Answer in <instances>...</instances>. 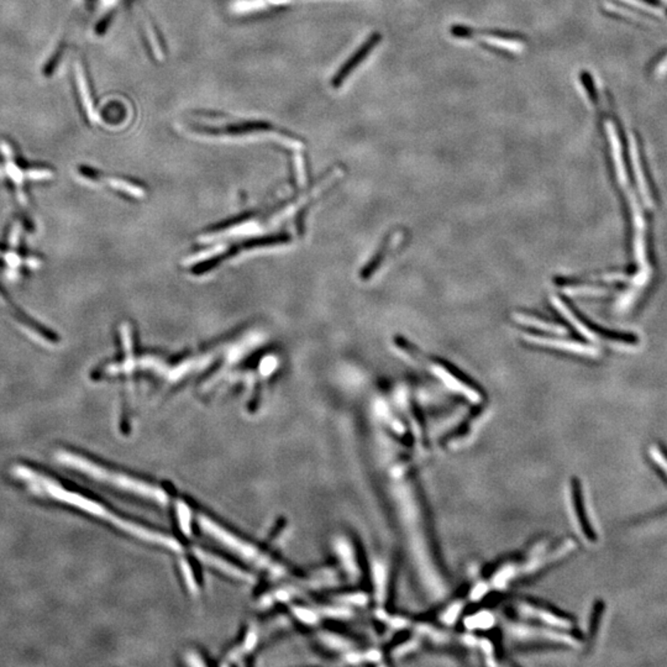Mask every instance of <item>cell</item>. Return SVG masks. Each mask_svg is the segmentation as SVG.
<instances>
[{
  "mask_svg": "<svg viewBox=\"0 0 667 667\" xmlns=\"http://www.w3.org/2000/svg\"><path fill=\"white\" fill-rule=\"evenodd\" d=\"M56 459L67 469H71L77 473H81L85 477L97 482L103 483L110 487L118 488L120 491L133 493L139 497L147 498L157 501L160 504H166L168 496L161 488L152 486L150 483L131 477L126 473L119 472L109 469L108 466L100 464L90 456L81 454L73 450H58Z\"/></svg>",
  "mask_w": 667,
  "mask_h": 667,
  "instance_id": "obj_2",
  "label": "cell"
},
{
  "mask_svg": "<svg viewBox=\"0 0 667 667\" xmlns=\"http://www.w3.org/2000/svg\"><path fill=\"white\" fill-rule=\"evenodd\" d=\"M200 526H203L204 530L212 536H214L215 539L219 540L222 544L227 545V548H230L232 551H235V553H237L242 558H246L251 563H254L257 566L265 568V570H269L271 573L277 575V576L283 573V570L279 568L277 563H272L269 560V558H266L265 555L261 554L255 546H252L246 541H242V539L234 536L232 533L222 529L220 526H217L214 521H210L208 518H200Z\"/></svg>",
  "mask_w": 667,
  "mask_h": 667,
  "instance_id": "obj_4",
  "label": "cell"
},
{
  "mask_svg": "<svg viewBox=\"0 0 667 667\" xmlns=\"http://www.w3.org/2000/svg\"><path fill=\"white\" fill-rule=\"evenodd\" d=\"M273 126L267 121H244V123L232 124L222 128H200L197 126L195 131L207 134V135H229V136H239V135H249L254 133H264L271 131Z\"/></svg>",
  "mask_w": 667,
  "mask_h": 667,
  "instance_id": "obj_6",
  "label": "cell"
},
{
  "mask_svg": "<svg viewBox=\"0 0 667 667\" xmlns=\"http://www.w3.org/2000/svg\"><path fill=\"white\" fill-rule=\"evenodd\" d=\"M640 1H644L649 5H653V6H658L660 5V0H640Z\"/></svg>",
  "mask_w": 667,
  "mask_h": 667,
  "instance_id": "obj_13",
  "label": "cell"
},
{
  "mask_svg": "<svg viewBox=\"0 0 667 667\" xmlns=\"http://www.w3.org/2000/svg\"><path fill=\"white\" fill-rule=\"evenodd\" d=\"M650 455L660 469L663 470V475L667 478V449L663 446H651Z\"/></svg>",
  "mask_w": 667,
  "mask_h": 667,
  "instance_id": "obj_10",
  "label": "cell"
},
{
  "mask_svg": "<svg viewBox=\"0 0 667 667\" xmlns=\"http://www.w3.org/2000/svg\"><path fill=\"white\" fill-rule=\"evenodd\" d=\"M603 609H604V604H602L601 602H598L596 607H595V611H593V615H592L591 625H590V634H591V638L597 633L598 624H600V618H601Z\"/></svg>",
  "mask_w": 667,
  "mask_h": 667,
  "instance_id": "obj_11",
  "label": "cell"
},
{
  "mask_svg": "<svg viewBox=\"0 0 667 667\" xmlns=\"http://www.w3.org/2000/svg\"><path fill=\"white\" fill-rule=\"evenodd\" d=\"M571 492H573V506H575V513H576L578 524L581 526V530H582L587 540L593 543L597 539L596 533H595V530L592 529L591 524L588 521L585 501H583L582 498V491H581V486H580V482L576 478L573 481Z\"/></svg>",
  "mask_w": 667,
  "mask_h": 667,
  "instance_id": "obj_7",
  "label": "cell"
},
{
  "mask_svg": "<svg viewBox=\"0 0 667 667\" xmlns=\"http://www.w3.org/2000/svg\"><path fill=\"white\" fill-rule=\"evenodd\" d=\"M11 475L28 492L33 493L36 497L76 508L82 513L107 521L115 528L147 543L160 545L175 553L182 551V545L177 543L173 538L129 521L112 511L109 506H105L102 501H97L94 497L81 491L80 487L53 476V473L46 472L33 465L15 464L11 467Z\"/></svg>",
  "mask_w": 667,
  "mask_h": 667,
  "instance_id": "obj_1",
  "label": "cell"
},
{
  "mask_svg": "<svg viewBox=\"0 0 667 667\" xmlns=\"http://www.w3.org/2000/svg\"><path fill=\"white\" fill-rule=\"evenodd\" d=\"M197 554L200 555L205 563L213 565V566L218 568L219 570H222V571L227 573V575H230L232 577L242 578V580H249V577H250L247 573L239 571L237 568H234V566L229 565L227 563H224V561L219 560V558H215V556H212V555L207 554V553H203V551H200V550H199Z\"/></svg>",
  "mask_w": 667,
  "mask_h": 667,
  "instance_id": "obj_9",
  "label": "cell"
},
{
  "mask_svg": "<svg viewBox=\"0 0 667 667\" xmlns=\"http://www.w3.org/2000/svg\"><path fill=\"white\" fill-rule=\"evenodd\" d=\"M521 319H523V320H524V322H526V324H528V325H533V327H541V329L544 327V329H549V330H553V329H554V330H560V327H555V325L554 327H553L551 324H545V322H541V320H539V319H535V318H529V317H526V315H523V317H521Z\"/></svg>",
  "mask_w": 667,
  "mask_h": 667,
  "instance_id": "obj_12",
  "label": "cell"
},
{
  "mask_svg": "<svg viewBox=\"0 0 667 667\" xmlns=\"http://www.w3.org/2000/svg\"><path fill=\"white\" fill-rule=\"evenodd\" d=\"M381 40H382L381 33H372V35L361 45V48L340 67V70L336 72V75L334 76L332 81V88H340L341 85H344V82L350 77L351 73L355 71V68L360 66L361 62L366 60V58L369 57V53H372L374 48L379 46Z\"/></svg>",
  "mask_w": 667,
  "mask_h": 667,
  "instance_id": "obj_5",
  "label": "cell"
},
{
  "mask_svg": "<svg viewBox=\"0 0 667 667\" xmlns=\"http://www.w3.org/2000/svg\"><path fill=\"white\" fill-rule=\"evenodd\" d=\"M76 77H77V83H78V88L81 90V97L82 100H83V105H85V110H87V114L90 116L92 121H97L98 120V116H97V110H95L94 102H93V98H92V93H90V85H88V80H87V76H85V68H83V63H82L80 60H77L76 62Z\"/></svg>",
  "mask_w": 667,
  "mask_h": 667,
  "instance_id": "obj_8",
  "label": "cell"
},
{
  "mask_svg": "<svg viewBox=\"0 0 667 667\" xmlns=\"http://www.w3.org/2000/svg\"><path fill=\"white\" fill-rule=\"evenodd\" d=\"M451 33L459 38H481L479 43L484 48L503 56H513V53H519L526 48V36L521 33H506V31H489V30H475L467 26H452Z\"/></svg>",
  "mask_w": 667,
  "mask_h": 667,
  "instance_id": "obj_3",
  "label": "cell"
}]
</instances>
